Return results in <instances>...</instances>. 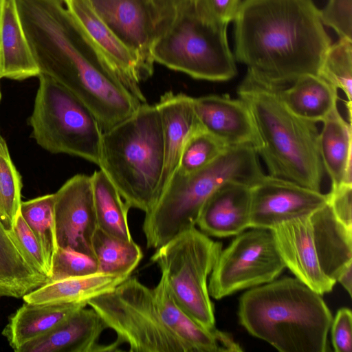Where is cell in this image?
<instances>
[{
  "instance_id": "1",
  "label": "cell",
  "mask_w": 352,
  "mask_h": 352,
  "mask_svg": "<svg viewBox=\"0 0 352 352\" xmlns=\"http://www.w3.org/2000/svg\"><path fill=\"white\" fill-rule=\"evenodd\" d=\"M21 21L40 69L93 113L102 131L142 103L102 63L61 0H16Z\"/></svg>"
},
{
  "instance_id": "2",
  "label": "cell",
  "mask_w": 352,
  "mask_h": 352,
  "mask_svg": "<svg viewBox=\"0 0 352 352\" xmlns=\"http://www.w3.org/2000/svg\"><path fill=\"white\" fill-rule=\"evenodd\" d=\"M233 22L235 60L278 89L318 75L331 44L313 0H242Z\"/></svg>"
},
{
  "instance_id": "3",
  "label": "cell",
  "mask_w": 352,
  "mask_h": 352,
  "mask_svg": "<svg viewBox=\"0 0 352 352\" xmlns=\"http://www.w3.org/2000/svg\"><path fill=\"white\" fill-rule=\"evenodd\" d=\"M241 324L281 352H324L333 316L322 295L298 278L274 280L245 292Z\"/></svg>"
},
{
  "instance_id": "4",
  "label": "cell",
  "mask_w": 352,
  "mask_h": 352,
  "mask_svg": "<svg viewBox=\"0 0 352 352\" xmlns=\"http://www.w3.org/2000/svg\"><path fill=\"white\" fill-rule=\"evenodd\" d=\"M280 89L248 73L238 87L239 98L248 107L259 135L261 145L257 155L270 175L320 191L325 170L316 123L293 113Z\"/></svg>"
},
{
  "instance_id": "5",
  "label": "cell",
  "mask_w": 352,
  "mask_h": 352,
  "mask_svg": "<svg viewBox=\"0 0 352 352\" xmlns=\"http://www.w3.org/2000/svg\"><path fill=\"white\" fill-rule=\"evenodd\" d=\"M164 166L161 117L142 103L129 117L102 131L99 168L129 207L148 212L158 197Z\"/></svg>"
},
{
  "instance_id": "6",
  "label": "cell",
  "mask_w": 352,
  "mask_h": 352,
  "mask_svg": "<svg viewBox=\"0 0 352 352\" xmlns=\"http://www.w3.org/2000/svg\"><path fill=\"white\" fill-rule=\"evenodd\" d=\"M263 173L256 150L248 146H228L205 167L184 174L176 170L153 208L146 213L142 230L148 248H158L195 227L209 197L228 182L250 186Z\"/></svg>"
},
{
  "instance_id": "7",
  "label": "cell",
  "mask_w": 352,
  "mask_h": 352,
  "mask_svg": "<svg viewBox=\"0 0 352 352\" xmlns=\"http://www.w3.org/2000/svg\"><path fill=\"white\" fill-rule=\"evenodd\" d=\"M227 27L201 18L193 5L159 29L152 48L153 59L193 78L229 80L237 69Z\"/></svg>"
},
{
  "instance_id": "8",
  "label": "cell",
  "mask_w": 352,
  "mask_h": 352,
  "mask_svg": "<svg viewBox=\"0 0 352 352\" xmlns=\"http://www.w3.org/2000/svg\"><path fill=\"white\" fill-rule=\"evenodd\" d=\"M29 119L31 137L43 149L99 165L102 131L93 113L73 94L41 74Z\"/></svg>"
},
{
  "instance_id": "9",
  "label": "cell",
  "mask_w": 352,
  "mask_h": 352,
  "mask_svg": "<svg viewBox=\"0 0 352 352\" xmlns=\"http://www.w3.org/2000/svg\"><path fill=\"white\" fill-rule=\"evenodd\" d=\"M221 250V243L194 227L157 248L151 257L177 305L209 329H215V318L207 280Z\"/></svg>"
},
{
  "instance_id": "10",
  "label": "cell",
  "mask_w": 352,
  "mask_h": 352,
  "mask_svg": "<svg viewBox=\"0 0 352 352\" xmlns=\"http://www.w3.org/2000/svg\"><path fill=\"white\" fill-rule=\"evenodd\" d=\"M87 305L131 352H189L162 319L153 289L135 277L89 300Z\"/></svg>"
},
{
  "instance_id": "11",
  "label": "cell",
  "mask_w": 352,
  "mask_h": 352,
  "mask_svg": "<svg viewBox=\"0 0 352 352\" xmlns=\"http://www.w3.org/2000/svg\"><path fill=\"white\" fill-rule=\"evenodd\" d=\"M236 236L210 273L208 292L217 300L270 283L286 267L272 230L252 228Z\"/></svg>"
},
{
  "instance_id": "12",
  "label": "cell",
  "mask_w": 352,
  "mask_h": 352,
  "mask_svg": "<svg viewBox=\"0 0 352 352\" xmlns=\"http://www.w3.org/2000/svg\"><path fill=\"white\" fill-rule=\"evenodd\" d=\"M82 34L102 63L142 102L140 83L146 78L138 56L98 14L89 0H61Z\"/></svg>"
},
{
  "instance_id": "13",
  "label": "cell",
  "mask_w": 352,
  "mask_h": 352,
  "mask_svg": "<svg viewBox=\"0 0 352 352\" xmlns=\"http://www.w3.org/2000/svg\"><path fill=\"white\" fill-rule=\"evenodd\" d=\"M54 195L57 247L69 248L96 259L93 239L98 226L91 175H74Z\"/></svg>"
},
{
  "instance_id": "14",
  "label": "cell",
  "mask_w": 352,
  "mask_h": 352,
  "mask_svg": "<svg viewBox=\"0 0 352 352\" xmlns=\"http://www.w3.org/2000/svg\"><path fill=\"white\" fill-rule=\"evenodd\" d=\"M327 194L264 175L251 186L252 228L272 230L279 224L309 217L327 203Z\"/></svg>"
},
{
  "instance_id": "15",
  "label": "cell",
  "mask_w": 352,
  "mask_h": 352,
  "mask_svg": "<svg viewBox=\"0 0 352 352\" xmlns=\"http://www.w3.org/2000/svg\"><path fill=\"white\" fill-rule=\"evenodd\" d=\"M118 38L138 57L147 79L154 70L152 48L158 20L149 0H89Z\"/></svg>"
},
{
  "instance_id": "16",
  "label": "cell",
  "mask_w": 352,
  "mask_h": 352,
  "mask_svg": "<svg viewBox=\"0 0 352 352\" xmlns=\"http://www.w3.org/2000/svg\"><path fill=\"white\" fill-rule=\"evenodd\" d=\"M193 109L201 127L228 146H248L256 153L259 135L252 113L241 98L228 95L192 98Z\"/></svg>"
},
{
  "instance_id": "17",
  "label": "cell",
  "mask_w": 352,
  "mask_h": 352,
  "mask_svg": "<svg viewBox=\"0 0 352 352\" xmlns=\"http://www.w3.org/2000/svg\"><path fill=\"white\" fill-rule=\"evenodd\" d=\"M309 216L282 223L272 231L285 267L296 278L322 296L331 292L336 282L320 268Z\"/></svg>"
},
{
  "instance_id": "18",
  "label": "cell",
  "mask_w": 352,
  "mask_h": 352,
  "mask_svg": "<svg viewBox=\"0 0 352 352\" xmlns=\"http://www.w3.org/2000/svg\"><path fill=\"white\" fill-rule=\"evenodd\" d=\"M160 314L167 327L189 352H238L243 349L230 334L207 329L188 315L176 302L163 275L152 289Z\"/></svg>"
},
{
  "instance_id": "19",
  "label": "cell",
  "mask_w": 352,
  "mask_h": 352,
  "mask_svg": "<svg viewBox=\"0 0 352 352\" xmlns=\"http://www.w3.org/2000/svg\"><path fill=\"white\" fill-rule=\"evenodd\" d=\"M251 186L238 181L228 182L206 200L197 225L208 236H236L250 225Z\"/></svg>"
},
{
  "instance_id": "20",
  "label": "cell",
  "mask_w": 352,
  "mask_h": 352,
  "mask_svg": "<svg viewBox=\"0 0 352 352\" xmlns=\"http://www.w3.org/2000/svg\"><path fill=\"white\" fill-rule=\"evenodd\" d=\"M85 307L76 311L45 336L24 344L17 352H104L106 345L98 341L107 327L94 309Z\"/></svg>"
},
{
  "instance_id": "21",
  "label": "cell",
  "mask_w": 352,
  "mask_h": 352,
  "mask_svg": "<svg viewBox=\"0 0 352 352\" xmlns=\"http://www.w3.org/2000/svg\"><path fill=\"white\" fill-rule=\"evenodd\" d=\"M160 111L164 142V166L158 197L177 170L184 145L199 124L192 98L183 93L167 91L156 103Z\"/></svg>"
},
{
  "instance_id": "22",
  "label": "cell",
  "mask_w": 352,
  "mask_h": 352,
  "mask_svg": "<svg viewBox=\"0 0 352 352\" xmlns=\"http://www.w3.org/2000/svg\"><path fill=\"white\" fill-rule=\"evenodd\" d=\"M40 74L21 21L16 0H0V79L23 80Z\"/></svg>"
},
{
  "instance_id": "23",
  "label": "cell",
  "mask_w": 352,
  "mask_h": 352,
  "mask_svg": "<svg viewBox=\"0 0 352 352\" xmlns=\"http://www.w3.org/2000/svg\"><path fill=\"white\" fill-rule=\"evenodd\" d=\"M315 250L322 272L336 282L352 263V229L344 226L327 203L309 216Z\"/></svg>"
},
{
  "instance_id": "24",
  "label": "cell",
  "mask_w": 352,
  "mask_h": 352,
  "mask_svg": "<svg viewBox=\"0 0 352 352\" xmlns=\"http://www.w3.org/2000/svg\"><path fill=\"white\" fill-rule=\"evenodd\" d=\"M0 221V297H23L49 282Z\"/></svg>"
},
{
  "instance_id": "25",
  "label": "cell",
  "mask_w": 352,
  "mask_h": 352,
  "mask_svg": "<svg viewBox=\"0 0 352 352\" xmlns=\"http://www.w3.org/2000/svg\"><path fill=\"white\" fill-rule=\"evenodd\" d=\"M85 302L69 304H32L25 302L12 315L2 334L16 352L24 344L39 338L57 327Z\"/></svg>"
},
{
  "instance_id": "26",
  "label": "cell",
  "mask_w": 352,
  "mask_h": 352,
  "mask_svg": "<svg viewBox=\"0 0 352 352\" xmlns=\"http://www.w3.org/2000/svg\"><path fill=\"white\" fill-rule=\"evenodd\" d=\"M322 122L319 149L331 188L343 184H352L351 124L342 118L338 107Z\"/></svg>"
},
{
  "instance_id": "27",
  "label": "cell",
  "mask_w": 352,
  "mask_h": 352,
  "mask_svg": "<svg viewBox=\"0 0 352 352\" xmlns=\"http://www.w3.org/2000/svg\"><path fill=\"white\" fill-rule=\"evenodd\" d=\"M338 89L318 75L298 78L289 87L280 89L287 107L298 116L317 123L337 107Z\"/></svg>"
},
{
  "instance_id": "28",
  "label": "cell",
  "mask_w": 352,
  "mask_h": 352,
  "mask_svg": "<svg viewBox=\"0 0 352 352\" xmlns=\"http://www.w3.org/2000/svg\"><path fill=\"white\" fill-rule=\"evenodd\" d=\"M126 279L124 277L97 273L50 281L25 295L23 300L32 304H87L89 300L113 289Z\"/></svg>"
},
{
  "instance_id": "29",
  "label": "cell",
  "mask_w": 352,
  "mask_h": 352,
  "mask_svg": "<svg viewBox=\"0 0 352 352\" xmlns=\"http://www.w3.org/2000/svg\"><path fill=\"white\" fill-rule=\"evenodd\" d=\"M91 177L98 228L112 236L133 240L127 218L129 206L100 169Z\"/></svg>"
},
{
  "instance_id": "30",
  "label": "cell",
  "mask_w": 352,
  "mask_h": 352,
  "mask_svg": "<svg viewBox=\"0 0 352 352\" xmlns=\"http://www.w3.org/2000/svg\"><path fill=\"white\" fill-rule=\"evenodd\" d=\"M98 273L129 278L142 258L141 248L133 240L112 236L99 228L93 239Z\"/></svg>"
},
{
  "instance_id": "31",
  "label": "cell",
  "mask_w": 352,
  "mask_h": 352,
  "mask_svg": "<svg viewBox=\"0 0 352 352\" xmlns=\"http://www.w3.org/2000/svg\"><path fill=\"white\" fill-rule=\"evenodd\" d=\"M54 195L48 194L21 201V213L38 239L50 269L57 250L54 223Z\"/></svg>"
},
{
  "instance_id": "32",
  "label": "cell",
  "mask_w": 352,
  "mask_h": 352,
  "mask_svg": "<svg viewBox=\"0 0 352 352\" xmlns=\"http://www.w3.org/2000/svg\"><path fill=\"white\" fill-rule=\"evenodd\" d=\"M318 75L344 93L348 99L346 107L351 124L352 41L340 38L331 43L324 53Z\"/></svg>"
},
{
  "instance_id": "33",
  "label": "cell",
  "mask_w": 352,
  "mask_h": 352,
  "mask_svg": "<svg viewBox=\"0 0 352 352\" xmlns=\"http://www.w3.org/2000/svg\"><path fill=\"white\" fill-rule=\"evenodd\" d=\"M22 180L5 140L0 135V221L12 234L21 204Z\"/></svg>"
},
{
  "instance_id": "34",
  "label": "cell",
  "mask_w": 352,
  "mask_h": 352,
  "mask_svg": "<svg viewBox=\"0 0 352 352\" xmlns=\"http://www.w3.org/2000/svg\"><path fill=\"white\" fill-rule=\"evenodd\" d=\"M228 147L198 124L184 145L177 170L184 174L198 170L214 161Z\"/></svg>"
},
{
  "instance_id": "35",
  "label": "cell",
  "mask_w": 352,
  "mask_h": 352,
  "mask_svg": "<svg viewBox=\"0 0 352 352\" xmlns=\"http://www.w3.org/2000/svg\"><path fill=\"white\" fill-rule=\"evenodd\" d=\"M97 273L98 263L92 256L69 248H57L52 260L49 282Z\"/></svg>"
},
{
  "instance_id": "36",
  "label": "cell",
  "mask_w": 352,
  "mask_h": 352,
  "mask_svg": "<svg viewBox=\"0 0 352 352\" xmlns=\"http://www.w3.org/2000/svg\"><path fill=\"white\" fill-rule=\"evenodd\" d=\"M320 12L324 26L332 28L340 38L352 41V0H329Z\"/></svg>"
},
{
  "instance_id": "37",
  "label": "cell",
  "mask_w": 352,
  "mask_h": 352,
  "mask_svg": "<svg viewBox=\"0 0 352 352\" xmlns=\"http://www.w3.org/2000/svg\"><path fill=\"white\" fill-rule=\"evenodd\" d=\"M13 232L25 252L33 261L40 272L50 278L51 271L47 265L43 248L19 211Z\"/></svg>"
},
{
  "instance_id": "38",
  "label": "cell",
  "mask_w": 352,
  "mask_h": 352,
  "mask_svg": "<svg viewBox=\"0 0 352 352\" xmlns=\"http://www.w3.org/2000/svg\"><path fill=\"white\" fill-rule=\"evenodd\" d=\"M242 0H195L194 8L203 19L228 25L233 21Z\"/></svg>"
},
{
  "instance_id": "39",
  "label": "cell",
  "mask_w": 352,
  "mask_h": 352,
  "mask_svg": "<svg viewBox=\"0 0 352 352\" xmlns=\"http://www.w3.org/2000/svg\"><path fill=\"white\" fill-rule=\"evenodd\" d=\"M331 341L336 352L352 351V314L346 307L340 309L333 319Z\"/></svg>"
},
{
  "instance_id": "40",
  "label": "cell",
  "mask_w": 352,
  "mask_h": 352,
  "mask_svg": "<svg viewBox=\"0 0 352 352\" xmlns=\"http://www.w3.org/2000/svg\"><path fill=\"white\" fill-rule=\"evenodd\" d=\"M327 198V203L338 220L352 229V184H343L331 188Z\"/></svg>"
},
{
  "instance_id": "41",
  "label": "cell",
  "mask_w": 352,
  "mask_h": 352,
  "mask_svg": "<svg viewBox=\"0 0 352 352\" xmlns=\"http://www.w3.org/2000/svg\"><path fill=\"white\" fill-rule=\"evenodd\" d=\"M149 1L155 12L160 29L182 12L192 7L195 0H149Z\"/></svg>"
},
{
  "instance_id": "42",
  "label": "cell",
  "mask_w": 352,
  "mask_h": 352,
  "mask_svg": "<svg viewBox=\"0 0 352 352\" xmlns=\"http://www.w3.org/2000/svg\"><path fill=\"white\" fill-rule=\"evenodd\" d=\"M352 263L346 266L338 276L336 282L340 283L349 296L352 295Z\"/></svg>"
},
{
  "instance_id": "43",
  "label": "cell",
  "mask_w": 352,
  "mask_h": 352,
  "mask_svg": "<svg viewBox=\"0 0 352 352\" xmlns=\"http://www.w3.org/2000/svg\"><path fill=\"white\" fill-rule=\"evenodd\" d=\"M1 88H0V101H1Z\"/></svg>"
}]
</instances>
